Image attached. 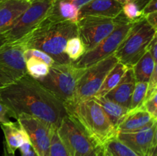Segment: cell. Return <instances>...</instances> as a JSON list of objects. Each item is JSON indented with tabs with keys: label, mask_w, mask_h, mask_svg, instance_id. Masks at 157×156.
<instances>
[{
	"label": "cell",
	"mask_w": 157,
	"mask_h": 156,
	"mask_svg": "<svg viewBox=\"0 0 157 156\" xmlns=\"http://www.w3.org/2000/svg\"><path fill=\"white\" fill-rule=\"evenodd\" d=\"M17 122L24 128L38 156H49L51 141L56 127L30 115L20 114Z\"/></svg>",
	"instance_id": "obj_11"
},
{
	"label": "cell",
	"mask_w": 157,
	"mask_h": 156,
	"mask_svg": "<svg viewBox=\"0 0 157 156\" xmlns=\"http://www.w3.org/2000/svg\"><path fill=\"white\" fill-rule=\"evenodd\" d=\"M2 156H15V154H12V153H10L9 151H8L4 143H3V154H2Z\"/></svg>",
	"instance_id": "obj_39"
},
{
	"label": "cell",
	"mask_w": 157,
	"mask_h": 156,
	"mask_svg": "<svg viewBox=\"0 0 157 156\" xmlns=\"http://www.w3.org/2000/svg\"><path fill=\"white\" fill-rule=\"evenodd\" d=\"M155 67H156V61H155L150 54L147 51L133 67L136 82L148 83Z\"/></svg>",
	"instance_id": "obj_21"
},
{
	"label": "cell",
	"mask_w": 157,
	"mask_h": 156,
	"mask_svg": "<svg viewBox=\"0 0 157 156\" xmlns=\"http://www.w3.org/2000/svg\"><path fill=\"white\" fill-rule=\"evenodd\" d=\"M0 101L9 108L10 117L16 119L20 114L25 113L56 128L67 115L64 102L27 73L0 88Z\"/></svg>",
	"instance_id": "obj_1"
},
{
	"label": "cell",
	"mask_w": 157,
	"mask_h": 156,
	"mask_svg": "<svg viewBox=\"0 0 157 156\" xmlns=\"http://www.w3.org/2000/svg\"><path fill=\"white\" fill-rule=\"evenodd\" d=\"M69 1H71V2H75V0H69Z\"/></svg>",
	"instance_id": "obj_41"
},
{
	"label": "cell",
	"mask_w": 157,
	"mask_h": 156,
	"mask_svg": "<svg viewBox=\"0 0 157 156\" xmlns=\"http://www.w3.org/2000/svg\"><path fill=\"white\" fill-rule=\"evenodd\" d=\"M116 1L118 2L120 4H121L123 6V5L126 4V3L131 2H136V0H116Z\"/></svg>",
	"instance_id": "obj_40"
},
{
	"label": "cell",
	"mask_w": 157,
	"mask_h": 156,
	"mask_svg": "<svg viewBox=\"0 0 157 156\" xmlns=\"http://www.w3.org/2000/svg\"><path fill=\"white\" fill-rule=\"evenodd\" d=\"M85 52L84 44L78 36L70 38L67 41L64 48V54L72 62L79 59Z\"/></svg>",
	"instance_id": "obj_24"
},
{
	"label": "cell",
	"mask_w": 157,
	"mask_h": 156,
	"mask_svg": "<svg viewBox=\"0 0 157 156\" xmlns=\"http://www.w3.org/2000/svg\"><path fill=\"white\" fill-rule=\"evenodd\" d=\"M122 6L116 0H92L80 8V18L85 16L115 18L122 12Z\"/></svg>",
	"instance_id": "obj_15"
},
{
	"label": "cell",
	"mask_w": 157,
	"mask_h": 156,
	"mask_svg": "<svg viewBox=\"0 0 157 156\" xmlns=\"http://www.w3.org/2000/svg\"><path fill=\"white\" fill-rule=\"evenodd\" d=\"M31 4V0H3L0 2V33L7 29Z\"/></svg>",
	"instance_id": "obj_16"
},
{
	"label": "cell",
	"mask_w": 157,
	"mask_h": 156,
	"mask_svg": "<svg viewBox=\"0 0 157 156\" xmlns=\"http://www.w3.org/2000/svg\"><path fill=\"white\" fill-rule=\"evenodd\" d=\"M130 67L121 64V63H117L116 65L111 69V70L107 75L102 85L100 87L99 90L94 98L104 97L108 92H110L113 87L117 85L124 73Z\"/></svg>",
	"instance_id": "obj_20"
},
{
	"label": "cell",
	"mask_w": 157,
	"mask_h": 156,
	"mask_svg": "<svg viewBox=\"0 0 157 156\" xmlns=\"http://www.w3.org/2000/svg\"><path fill=\"white\" fill-rule=\"evenodd\" d=\"M106 113L107 116L108 117L109 120L111 122L113 126L117 128L118 125H120L124 118L127 115V112L129 111L128 108L122 106L119 104L113 102L112 101L109 100L107 98L99 97V98H93Z\"/></svg>",
	"instance_id": "obj_19"
},
{
	"label": "cell",
	"mask_w": 157,
	"mask_h": 156,
	"mask_svg": "<svg viewBox=\"0 0 157 156\" xmlns=\"http://www.w3.org/2000/svg\"><path fill=\"white\" fill-rule=\"evenodd\" d=\"M157 119L149 114L144 106L129 110L122 122L118 125L117 132H133L150 127L156 123Z\"/></svg>",
	"instance_id": "obj_14"
},
{
	"label": "cell",
	"mask_w": 157,
	"mask_h": 156,
	"mask_svg": "<svg viewBox=\"0 0 157 156\" xmlns=\"http://www.w3.org/2000/svg\"><path fill=\"white\" fill-rule=\"evenodd\" d=\"M25 63L26 73L35 80H41L48 73L50 67L40 60L30 58L25 60Z\"/></svg>",
	"instance_id": "obj_23"
},
{
	"label": "cell",
	"mask_w": 157,
	"mask_h": 156,
	"mask_svg": "<svg viewBox=\"0 0 157 156\" xmlns=\"http://www.w3.org/2000/svg\"><path fill=\"white\" fill-rule=\"evenodd\" d=\"M133 23L125 17L108 36L93 49L85 52L79 59L74 61V64L80 68H88L96 63L113 55L131 28Z\"/></svg>",
	"instance_id": "obj_8"
},
{
	"label": "cell",
	"mask_w": 157,
	"mask_h": 156,
	"mask_svg": "<svg viewBox=\"0 0 157 156\" xmlns=\"http://www.w3.org/2000/svg\"><path fill=\"white\" fill-rule=\"evenodd\" d=\"M23 57H24L25 60L30 58H35V59L40 60V61H43L45 64H47L49 67H52L54 64H55V61H54V59L50 55L41 51V50H37V49H25L23 51Z\"/></svg>",
	"instance_id": "obj_27"
},
{
	"label": "cell",
	"mask_w": 157,
	"mask_h": 156,
	"mask_svg": "<svg viewBox=\"0 0 157 156\" xmlns=\"http://www.w3.org/2000/svg\"><path fill=\"white\" fill-rule=\"evenodd\" d=\"M147 87H148V83L136 82L129 110H134L143 106V103L147 96Z\"/></svg>",
	"instance_id": "obj_25"
},
{
	"label": "cell",
	"mask_w": 157,
	"mask_h": 156,
	"mask_svg": "<svg viewBox=\"0 0 157 156\" xmlns=\"http://www.w3.org/2000/svg\"><path fill=\"white\" fill-rule=\"evenodd\" d=\"M9 117H10V112L9 108L0 101V123L10 122Z\"/></svg>",
	"instance_id": "obj_32"
},
{
	"label": "cell",
	"mask_w": 157,
	"mask_h": 156,
	"mask_svg": "<svg viewBox=\"0 0 157 156\" xmlns=\"http://www.w3.org/2000/svg\"><path fill=\"white\" fill-rule=\"evenodd\" d=\"M157 0H150L147 2V4L143 9V13L145 16L147 14L152 13V12H157V7H156Z\"/></svg>",
	"instance_id": "obj_33"
},
{
	"label": "cell",
	"mask_w": 157,
	"mask_h": 156,
	"mask_svg": "<svg viewBox=\"0 0 157 156\" xmlns=\"http://www.w3.org/2000/svg\"><path fill=\"white\" fill-rule=\"evenodd\" d=\"M46 17L54 21L77 23L80 19V9L69 0H53Z\"/></svg>",
	"instance_id": "obj_17"
},
{
	"label": "cell",
	"mask_w": 157,
	"mask_h": 156,
	"mask_svg": "<svg viewBox=\"0 0 157 156\" xmlns=\"http://www.w3.org/2000/svg\"><path fill=\"white\" fill-rule=\"evenodd\" d=\"M156 48H157V38H156V35L153 38V39L152 40L151 42L149 44L148 47H147V50L149 53L150 54L152 57H153V60L155 61H156V55H157V51H156Z\"/></svg>",
	"instance_id": "obj_34"
},
{
	"label": "cell",
	"mask_w": 157,
	"mask_h": 156,
	"mask_svg": "<svg viewBox=\"0 0 157 156\" xmlns=\"http://www.w3.org/2000/svg\"><path fill=\"white\" fill-rule=\"evenodd\" d=\"M86 68H80L74 63L54 64L49 72L40 81L41 84L64 104L75 102L77 87Z\"/></svg>",
	"instance_id": "obj_4"
},
{
	"label": "cell",
	"mask_w": 157,
	"mask_h": 156,
	"mask_svg": "<svg viewBox=\"0 0 157 156\" xmlns=\"http://www.w3.org/2000/svg\"><path fill=\"white\" fill-rule=\"evenodd\" d=\"M135 84L136 80L133 67H130L124 73L117 85L108 92L104 97L112 102L129 109Z\"/></svg>",
	"instance_id": "obj_13"
},
{
	"label": "cell",
	"mask_w": 157,
	"mask_h": 156,
	"mask_svg": "<svg viewBox=\"0 0 157 156\" xmlns=\"http://www.w3.org/2000/svg\"><path fill=\"white\" fill-rule=\"evenodd\" d=\"M146 156H157V145L156 146L153 147V148L148 151V153H147Z\"/></svg>",
	"instance_id": "obj_38"
},
{
	"label": "cell",
	"mask_w": 157,
	"mask_h": 156,
	"mask_svg": "<svg viewBox=\"0 0 157 156\" xmlns=\"http://www.w3.org/2000/svg\"><path fill=\"white\" fill-rule=\"evenodd\" d=\"M18 149L20 150L21 156H38V154L32 148L30 142L24 143Z\"/></svg>",
	"instance_id": "obj_31"
},
{
	"label": "cell",
	"mask_w": 157,
	"mask_h": 156,
	"mask_svg": "<svg viewBox=\"0 0 157 156\" xmlns=\"http://www.w3.org/2000/svg\"><path fill=\"white\" fill-rule=\"evenodd\" d=\"M149 1H150V0H136L135 2L137 4V6H139L140 8V9L143 10L144 7L147 4V2H148Z\"/></svg>",
	"instance_id": "obj_37"
},
{
	"label": "cell",
	"mask_w": 157,
	"mask_h": 156,
	"mask_svg": "<svg viewBox=\"0 0 157 156\" xmlns=\"http://www.w3.org/2000/svg\"><path fill=\"white\" fill-rule=\"evenodd\" d=\"M155 91H157V66L155 67L154 70H153V73H152L151 76H150V80L148 81V87H147V92L146 98L149 97Z\"/></svg>",
	"instance_id": "obj_30"
},
{
	"label": "cell",
	"mask_w": 157,
	"mask_h": 156,
	"mask_svg": "<svg viewBox=\"0 0 157 156\" xmlns=\"http://www.w3.org/2000/svg\"><path fill=\"white\" fill-rule=\"evenodd\" d=\"M124 18L125 16L121 12L115 18L98 16H85L80 18L76 23L78 37L84 44L85 51L96 47L116 28Z\"/></svg>",
	"instance_id": "obj_6"
},
{
	"label": "cell",
	"mask_w": 157,
	"mask_h": 156,
	"mask_svg": "<svg viewBox=\"0 0 157 156\" xmlns=\"http://www.w3.org/2000/svg\"><path fill=\"white\" fill-rule=\"evenodd\" d=\"M122 12L124 16L132 22L139 21L144 17L142 9H140L135 2L123 5Z\"/></svg>",
	"instance_id": "obj_26"
},
{
	"label": "cell",
	"mask_w": 157,
	"mask_h": 156,
	"mask_svg": "<svg viewBox=\"0 0 157 156\" xmlns=\"http://www.w3.org/2000/svg\"><path fill=\"white\" fill-rule=\"evenodd\" d=\"M103 156H139L130 148L113 138L101 146Z\"/></svg>",
	"instance_id": "obj_22"
},
{
	"label": "cell",
	"mask_w": 157,
	"mask_h": 156,
	"mask_svg": "<svg viewBox=\"0 0 157 156\" xmlns=\"http://www.w3.org/2000/svg\"><path fill=\"white\" fill-rule=\"evenodd\" d=\"M143 106L149 114L157 119V91H155L149 97L146 98Z\"/></svg>",
	"instance_id": "obj_29"
},
{
	"label": "cell",
	"mask_w": 157,
	"mask_h": 156,
	"mask_svg": "<svg viewBox=\"0 0 157 156\" xmlns=\"http://www.w3.org/2000/svg\"><path fill=\"white\" fill-rule=\"evenodd\" d=\"M156 129L157 122L133 132H117L116 138L139 156H146L153 147L157 145Z\"/></svg>",
	"instance_id": "obj_12"
},
{
	"label": "cell",
	"mask_w": 157,
	"mask_h": 156,
	"mask_svg": "<svg viewBox=\"0 0 157 156\" xmlns=\"http://www.w3.org/2000/svg\"><path fill=\"white\" fill-rule=\"evenodd\" d=\"M117 62V59L113 54L86 68L78 82L74 103L93 99L107 75Z\"/></svg>",
	"instance_id": "obj_9"
},
{
	"label": "cell",
	"mask_w": 157,
	"mask_h": 156,
	"mask_svg": "<svg viewBox=\"0 0 157 156\" xmlns=\"http://www.w3.org/2000/svg\"><path fill=\"white\" fill-rule=\"evenodd\" d=\"M57 133L69 156H92L98 148L67 115L61 119Z\"/></svg>",
	"instance_id": "obj_7"
},
{
	"label": "cell",
	"mask_w": 157,
	"mask_h": 156,
	"mask_svg": "<svg viewBox=\"0 0 157 156\" xmlns=\"http://www.w3.org/2000/svg\"><path fill=\"white\" fill-rule=\"evenodd\" d=\"M90 1H92V0H75L73 3L77 6V7L79 8L80 9L81 6H83L84 5H85V4H87V2H90Z\"/></svg>",
	"instance_id": "obj_36"
},
{
	"label": "cell",
	"mask_w": 157,
	"mask_h": 156,
	"mask_svg": "<svg viewBox=\"0 0 157 156\" xmlns=\"http://www.w3.org/2000/svg\"><path fill=\"white\" fill-rule=\"evenodd\" d=\"M1 128L4 133L5 142L8 151L12 154H15V151L24 143L29 141V138L24 128L18 122H9L1 123Z\"/></svg>",
	"instance_id": "obj_18"
},
{
	"label": "cell",
	"mask_w": 157,
	"mask_h": 156,
	"mask_svg": "<svg viewBox=\"0 0 157 156\" xmlns=\"http://www.w3.org/2000/svg\"><path fill=\"white\" fill-rule=\"evenodd\" d=\"M2 1H3V0H0V2H2Z\"/></svg>",
	"instance_id": "obj_42"
},
{
	"label": "cell",
	"mask_w": 157,
	"mask_h": 156,
	"mask_svg": "<svg viewBox=\"0 0 157 156\" xmlns=\"http://www.w3.org/2000/svg\"><path fill=\"white\" fill-rule=\"evenodd\" d=\"M49 156H69L65 147L58 137L57 129L54 132L51 141Z\"/></svg>",
	"instance_id": "obj_28"
},
{
	"label": "cell",
	"mask_w": 157,
	"mask_h": 156,
	"mask_svg": "<svg viewBox=\"0 0 157 156\" xmlns=\"http://www.w3.org/2000/svg\"><path fill=\"white\" fill-rule=\"evenodd\" d=\"M156 35V30L145 18L135 21L113 54L118 62L133 67L147 52V47Z\"/></svg>",
	"instance_id": "obj_5"
},
{
	"label": "cell",
	"mask_w": 157,
	"mask_h": 156,
	"mask_svg": "<svg viewBox=\"0 0 157 156\" xmlns=\"http://www.w3.org/2000/svg\"><path fill=\"white\" fill-rule=\"evenodd\" d=\"M67 115L89 136L98 147L116 137L113 125L99 103L94 99L64 105Z\"/></svg>",
	"instance_id": "obj_3"
},
{
	"label": "cell",
	"mask_w": 157,
	"mask_h": 156,
	"mask_svg": "<svg viewBox=\"0 0 157 156\" xmlns=\"http://www.w3.org/2000/svg\"><path fill=\"white\" fill-rule=\"evenodd\" d=\"M78 36L76 23L54 21L45 18L38 23L19 42L24 50L34 48L50 55L56 64L70 63L64 48L67 41Z\"/></svg>",
	"instance_id": "obj_2"
},
{
	"label": "cell",
	"mask_w": 157,
	"mask_h": 156,
	"mask_svg": "<svg viewBox=\"0 0 157 156\" xmlns=\"http://www.w3.org/2000/svg\"><path fill=\"white\" fill-rule=\"evenodd\" d=\"M24 48L19 42L0 46V88L9 85L26 73Z\"/></svg>",
	"instance_id": "obj_10"
},
{
	"label": "cell",
	"mask_w": 157,
	"mask_h": 156,
	"mask_svg": "<svg viewBox=\"0 0 157 156\" xmlns=\"http://www.w3.org/2000/svg\"><path fill=\"white\" fill-rule=\"evenodd\" d=\"M145 19L147 20V22L152 26L154 29L157 30V21H156V18H157V12H152V13L147 14L144 16Z\"/></svg>",
	"instance_id": "obj_35"
}]
</instances>
